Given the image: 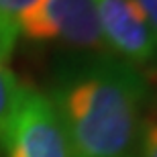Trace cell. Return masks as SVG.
Returning a JSON list of instances; mask_svg holds the SVG:
<instances>
[{
	"label": "cell",
	"instance_id": "obj_1",
	"mask_svg": "<svg viewBox=\"0 0 157 157\" xmlns=\"http://www.w3.org/2000/svg\"><path fill=\"white\" fill-rule=\"evenodd\" d=\"M49 98L71 157H131L149 100V80L110 53H88L59 67Z\"/></svg>",
	"mask_w": 157,
	"mask_h": 157
},
{
	"label": "cell",
	"instance_id": "obj_2",
	"mask_svg": "<svg viewBox=\"0 0 157 157\" xmlns=\"http://www.w3.org/2000/svg\"><path fill=\"white\" fill-rule=\"evenodd\" d=\"M0 147L4 157H71L70 141L51 98L31 86L21 90Z\"/></svg>",
	"mask_w": 157,
	"mask_h": 157
},
{
	"label": "cell",
	"instance_id": "obj_3",
	"mask_svg": "<svg viewBox=\"0 0 157 157\" xmlns=\"http://www.w3.org/2000/svg\"><path fill=\"white\" fill-rule=\"evenodd\" d=\"M18 35L37 43H63L88 53H108L92 0H35L18 21Z\"/></svg>",
	"mask_w": 157,
	"mask_h": 157
},
{
	"label": "cell",
	"instance_id": "obj_4",
	"mask_svg": "<svg viewBox=\"0 0 157 157\" xmlns=\"http://www.w3.org/2000/svg\"><path fill=\"white\" fill-rule=\"evenodd\" d=\"M106 51L157 80V35L135 0H92Z\"/></svg>",
	"mask_w": 157,
	"mask_h": 157
},
{
	"label": "cell",
	"instance_id": "obj_5",
	"mask_svg": "<svg viewBox=\"0 0 157 157\" xmlns=\"http://www.w3.org/2000/svg\"><path fill=\"white\" fill-rule=\"evenodd\" d=\"M35 0H0V59L8 61L18 41V21Z\"/></svg>",
	"mask_w": 157,
	"mask_h": 157
},
{
	"label": "cell",
	"instance_id": "obj_6",
	"mask_svg": "<svg viewBox=\"0 0 157 157\" xmlns=\"http://www.w3.org/2000/svg\"><path fill=\"white\" fill-rule=\"evenodd\" d=\"M21 90H23V84L14 76V71L8 67V61L0 59V137L17 108Z\"/></svg>",
	"mask_w": 157,
	"mask_h": 157
},
{
	"label": "cell",
	"instance_id": "obj_7",
	"mask_svg": "<svg viewBox=\"0 0 157 157\" xmlns=\"http://www.w3.org/2000/svg\"><path fill=\"white\" fill-rule=\"evenodd\" d=\"M137 145L139 157H157V110L143 118Z\"/></svg>",
	"mask_w": 157,
	"mask_h": 157
},
{
	"label": "cell",
	"instance_id": "obj_8",
	"mask_svg": "<svg viewBox=\"0 0 157 157\" xmlns=\"http://www.w3.org/2000/svg\"><path fill=\"white\" fill-rule=\"evenodd\" d=\"M135 2L141 8V12L145 14L147 23L151 25L153 33L157 35V0H135Z\"/></svg>",
	"mask_w": 157,
	"mask_h": 157
}]
</instances>
